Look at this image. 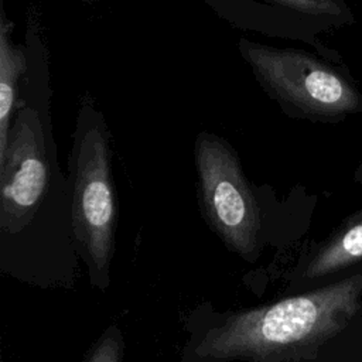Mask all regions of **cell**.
Instances as JSON below:
<instances>
[{"instance_id":"obj_1","label":"cell","mask_w":362,"mask_h":362,"mask_svg":"<svg viewBox=\"0 0 362 362\" xmlns=\"http://www.w3.org/2000/svg\"><path fill=\"white\" fill-rule=\"evenodd\" d=\"M362 298V270L320 288L240 310L209 328L192 362H287L341 332Z\"/></svg>"},{"instance_id":"obj_2","label":"cell","mask_w":362,"mask_h":362,"mask_svg":"<svg viewBox=\"0 0 362 362\" xmlns=\"http://www.w3.org/2000/svg\"><path fill=\"white\" fill-rule=\"evenodd\" d=\"M109 130L92 100L78 112L69 158L71 233L93 287L106 291L115 255L116 195Z\"/></svg>"},{"instance_id":"obj_3","label":"cell","mask_w":362,"mask_h":362,"mask_svg":"<svg viewBox=\"0 0 362 362\" xmlns=\"http://www.w3.org/2000/svg\"><path fill=\"white\" fill-rule=\"evenodd\" d=\"M47 112L37 105L18 102L0 157V233L3 247L45 223L51 201L68 198L64 187Z\"/></svg>"},{"instance_id":"obj_4","label":"cell","mask_w":362,"mask_h":362,"mask_svg":"<svg viewBox=\"0 0 362 362\" xmlns=\"http://www.w3.org/2000/svg\"><path fill=\"white\" fill-rule=\"evenodd\" d=\"M202 215L225 246L253 262L260 250V208L240 160L228 141L201 133L195 141Z\"/></svg>"},{"instance_id":"obj_5","label":"cell","mask_w":362,"mask_h":362,"mask_svg":"<svg viewBox=\"0 0 362 362\" xmlns=\"http://www.w3.org/2000/svg\"><path fill=\"white\" fill-rule=\"evenodd\" d=\"M239 49L269 93L304 116L335 119L362 109L361 93L311 54L246 40Z\"/></svg>"},{"instance_id":"obj_6","label":"cell","mask_w":362,"mask_h":362,"mask_svg":"<svg viewBox=\"0 0 362 362\" xmlns=\"http://www.w3.org/2000/svg\"><path fill=\"white\" fill-rule=\"evenodd\" d=\"M362 262V211L346 219L310 257L303 279L320 280Z\"/></svg>"},{"instance_id":"obj_7","label":"cell","mask_w":362,"mask_h":362,"mask_svg":"<svg viewBox=\"0 0 362 362\" xmlns=\"http://www.w3.org/2000/svg\"><path fill=\"white\" fill-rule=\"evenodd\" d=\"M13 24L1 14L0 21V157L6 151L8 132L18 105V83L28 71V55L11 40Z\"/></svg>"},{"instance_id":"obj_8","label":"cell","mask_w":362,"mask_h":362,"mask_svg":"<svg viewBox=\"0 0 362 362\" xmlns=\"http://www.w3.org/2000/svg\"><path fill=\"white\" fill-rule=\"evenodd\" d=\"M123 335L116 325H110L98 339L86 362H122L123 361Z\"/></svg>"},{"instance_id":"obj_9","label":"cell","mask_w":362,"mask_h":362,"mask_svg":"<svg viewBox=\"0 0 362 362\" xmlns=\"http://www.w3.org/2000/svg\"><path fill=\"white\" fill-rule=\"evenodd\" d=\"M288 8L313 14V16H334L339 13V7L334 0H269Z\"/></svg>"}]
</instances>
